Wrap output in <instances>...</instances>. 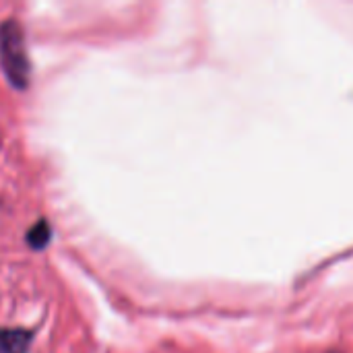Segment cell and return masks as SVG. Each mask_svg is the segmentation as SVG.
I'll return each mask as SVG.
<instances>
[{
  "instance_id": "obj_3",
  "label": "cell",
  "mask_w": 353,
  "mask_h": 353,
  "mask_svg": "<svg viewBox=\"0 0 353 353\" xmlns=\"http://www.w3.org/2000/svg\"><path fill=\"white\" fill-rule=\"evenodd\" d=\"M50 238H52V228L46 219H39L29 232H27V244L33 248V250H43L48 244H50Z\"/></svg>"
},
{
  "instance_id": "obj_4",
  "label": "cell",
  "mask_w": 353,
  "mask_h": 353,
  "mask_svg": "<svg viewBox=\"0 0 353 353\" xmlns=\"http://www.w3.org/2000/svg\"><path fill=\"white\" fill-rule=\"evenodd\" d=\"M331 353H337V352H331Z\"/></svg>"
},
{
  "instance_id": "obj_2",
  "label": "cell",
  "mask_w": 353,
  "mask_h": 353,
  "mask_svg": "<svg viewBox=\"0 0 353 353\" xmlns=\"http://www.w3.org/2000/svg\"><path fill=\"white\" fill-rule=\"evenodd\" d=\"M33 335L21 329L0 331V353H25L29 350Z\"/></svg>"
},
{
  "instance_id": "obj_1",
  "label": "cell",
  "mask_w": 353,
  "mask_h": 353,
  "mask_svg": "<svg viewBox=\"0 0 353 353\" xmlns=\"http://www.w3.org/2000/svg\"><path fill=\"white\" fill-rule=\"evenodd\" d=\"M0 66L12 87L25 89L31 81V62L25 48L23 27L14 19L0 23Z\"/></svg>"
}]
</instances>
